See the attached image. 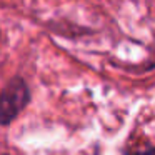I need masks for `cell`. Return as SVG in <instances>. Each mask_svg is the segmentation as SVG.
<instances>
[{
	"instance_id": "1",
	"label": "cell",
	"mask_w": 155,
	"mask_h": 155,
	"mask_svg": "<svg viewBox=\"0 0 155 155\" xmlns=\"http://www.w3.org/2000/svg\"><path fill=\"white\" fill-rule=\"evenodd\" d=\"M28 104V88L24 80L14 78L0 94V124H10Z\"/></svg>"
},
{
	"instance_id": "2",
	"label": "cell",
	"mask_w": 155,
	"mask_h": 155,
	"mask_svg": "<svg viewBox=\"0 0 155 155\" xmlns=\"http://www.w3.org/2000/svg\"><path fill=\"white\" fill-rule=\"evenodd\" d=\"M130 155H153V147L150 143H145V147L135 148V152H130Z\"/></svg>"
}]
</instances>
